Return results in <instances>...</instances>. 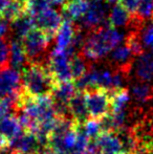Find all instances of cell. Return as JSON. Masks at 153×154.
<instances>
[{"label": "cell", "mask_w": 153, "mask_h": 154, "mask_svg": "<svg viewBox=\"0 0 153 154\" xmlns=\"http://www.w3.org/2000/svg\"><path fill=\"white\" fill-rule=\"evenodd\" d=\"M126 40V35L111 25H104L90 31L85 37L81 54L88 61H99Z\"/></svg>", "instance_id": "6da1fadb"}, {"label": "cell", "mask_w": 153, "mask_h": 154, "mask_svg": "<svg viewBox=\"0 0 153 154\" xmlns=\"http://www.w3.org/2000/svg\"><path fill=\"white\" fill-rule=\"evenodd\" d=\"M22 70V87L27 94L31 97L51 95L57 81L47 65L41 61L29 62Z\"/></svg>", "instance_id": "7a4b0ae2"}, {"label": "cell", "mask_w": 153, "mask_h": 154, "mask_svg": "<svg viewBox=\"0 0 153 154\" xmlns=\"http://www.w3.org/2000/svg\"><path fill=\"white\" fill-rule=\"evenodd\" d=\"M74 56L76 55L72 54L69 49H62L57 46L51 49L47 66L57 83L68 82L72 80L70 63Z\"/></svg>", "instance_id": "3957f363"}, {"label": "cell", "mask_w": 153, "mask_h": 154, "mask_svg": "<svg viewBox=\"0 0 153 154\" xmlns=\"http://www.w3.org/2000/svg\"><path fill=\"white\" fill-rule=\"evenodd\" d=\"M89 116L101 120L111 111V91L106 89H91L85 91Z\"/></svg>", "instance_id": "277c9868"}, {"label": "cell", "mask_w": 153, "mask_h": 154, "mask_svg": "<svg viewBox=\"0 0 153 154\" xmlns=\"http://www.w3.org/2000/svg\"><path fill=\"white\" fill-rule=\"evenodd\" d=\"M109 5L110 4L107 3L105 0H90L87 12L80 20L82 29L93 31L102 26L108 19L110 11Z\"/></svg>", "instance_id": "5b68a950"}, {"label": "cell", "mask_w": 153, "mask_h": 154, "mask_svg": "<svg viewBox=\"0 0 153 154\" xmlns=\"http://www.w3.org/2000/svg\"><path fill=\"white\" fill-rule=\"evenodd\" d=\"M51 39L39 29H34L22 39L23 46L31 62L40 61L46 51Z\"/></svg>", "instance_id": "8992f818"}, {"label": "cell", "mask_w": 153, "mask_h": 154, "mask_svg": "<svg viewBox=\"0 0 153 154\" xmlns=\"http://www.w3.org/2000/svg\"><path fill=\"white\" fill-rule=\"evenodd\" d=\"M22 91V77L19 70L5 66L0 69V99L16 97Z\"/></svg>", "instance_id": "52a82bcc"}, {"label": "cell", "mask_w": 153, "mask_h": 154, "mask_svg": "<svg viewBox=\"0 0 153 154\" xmlns=\"http://www.w3.org/2000/svg\"><path fill=\"white\" fill-rule=\"evenodd\" d=\"M33 18L36 27L44 32L50 39L56 36V32L64 21L63 15L51 6H48Z\"/></svg>", "instance_id": "ba28073f"}, {"label": "cell", "mask_w": 153, "mask_h": 154, "mask_svg": "<svg viewBox=\"0 0 153 154\" xmlns=\"http://www.w3.org/2000/svg\"><path fill=\"white\" fill-rule=\"evenodd\" d=\"M8 147L15 154H37L45 148L37 134L29 131H24L13 138Z\"/></svg>", "instance_id": "9c48e42d"}, {"label": "cell", "mask_w": 153, "mask_h": 154, "mask_svg": "<svg viewBox=\"0 0 153 154\" xmlns=\"http://www.w3.org/2000/svg\"><path fill=\"white\" fill-rule=\"evenodd\" d=\"M130 70H133L139 81L151 82L153 80V54L148 51L136 56L131 64Z\"/></svg>", "instance_id": "30bf717a"}, {"label": "cell", "mask_w": 153, "mask_h": 154, "mask_svg": "<svg viewBox=\"0 0 153 154\" xmlns=\"http://www.w3.org/2000/svg\"><path fill=\"white\" fill-rule=\"evenodd\" d=\"M134 54L131 51L130 47L127 45V43H122L118 46H116L110 54H109V59H110L111 64L116 66V68L123 69L127 71L130 70L131 64L133 62V57Z\"/></svg>", "instance_id": "8fae6325"}, {"label": "cell", "mask_w": 153, "mask_h": 154, "mask_svg": "<svg viewBox=\"0 0 153 154\" xmlns=\"http://www.w3.org/2000/svg\"><path fill=\"white\" fill-rule=\"evenodd\" d=\"M8 64L11 67L20 70L29 64V58L25 53L22 40L12 39L8 44Z\"/></svg>", "instance_id": "7c38bea8"}, {"label": "cell", "mask_w": 153, "mask_h": 154, "mask_svg": "<svg viewBox=\"0 0 153 154\" xmlns=\"http://www.w3.org/2000/svg\"><path fill=\"white\" fill-rule=\"evenodd\" d=\"M36 27L34 18L27 12L22 13L18 17L11 21V34L14 39L22 40Z\"/></svg>", "instance_id": "4fadbf2b"}, {"label": "cell", "mask_w": 153, "mask_h": 154, "mask_svg": "<svg viewBox=\"0 0 153 154\" xmlns=\"http://www.w3.org/2000/svg\"><path fill=\"white\" fill-rule=\"evenodd\" d=\"M70 118L74 119L78 123H84L88 120L89 112H88L87 104H86V95L84 91H78L72 97L68 103Z\"/></svg>", "instance_id": "5bb4252c"}, {"label": "cell", "mask_w": 153, "mask_h": 154, "mask_svg": "<svg viewBox=\"0 0 153 154\" xmlns=\"http://www.w3.org/2000/svg\"><path fill=\"white\" fill-rule=\"evenodd\" d=\"M77 32L78 29L75 27V24L72 21L67 20V19L64 20L62 22V24L60 25L59 29L56 32V36H55L56 46L62 49H69L70 51V47H72V44L74 42V39L77 35Z\"/></svg>", "instance_id": "9a60e30c"}, {"label": "cell", "mask_w": 153, "mask_h": 154, "mask_svg": "<svg viewBox=\"0 0 153 154\" xmlns=\"http://www.w3.org/2000/svg\"><path fill=\"white\" fill-rule=\"evenodd\" d=\"M133 15L129 13L121 3L113 4L112 8L109 11L107 22L109 25L116 29H123L127 27L129 24L132 23Z\"/></svg>", "instance_id": "2e32d148"}, {"label": "cell", "mask_w": 153, "mask_h": 154, "mask_svg": "<svg viewBox=\"0 0 153 154\" xmlns=\"http://www.w3.org/2000/svg\"><path fill=\"white\" fill-rule=\"evenodd\" d=\"M90 0H67L63 5V16L72 22L80 21L89 8Z\"/></svg>", "instance_id": "e0dca14e"}, {"label": "cell", "mask_w": 153, "mask_h": 154, "mask_svg": "<svg viewBox=\"0 0 153 154\" xmlns=\"http://www.w3.org/2000/svg\"><path fill=\"white\" fill-rule=\"evenodd\" d=\"M101 153L118 154L122 152V143L115 132H102L96 138Z\"/></svg>", "instance_id": "ac0fdd59"}, {"label": "cell", "mask_w": 153, "mask_h": 154, "mask_svg": "<svg viewBox=\"0 0 153 154\" xmlns=\"http://www.w3.org/2000/svg\"><path fill=\"white\" fill-rule=\"evenodd\" d=\"M22 132L23 128L17 116H8L0 120V133L10 142Z\"/></svg>", "instance_id": "d6986e66"}, {"label": "cell", "mask_w": 153, "mask_h": 154, "mask_svg": "<svg viewBox=\"0 0 153 154\" xmlns=\"http://www.w3.org/2000/svg\"><path fill=\"white\" fill-rule=\"evenodd\" d=\"M131 95L139 103H146L153 97V88L147 82H136L131 86Z\"/></svg>", "instance_id": "ffe728a7"}, {"label": "cell", "mask_w": 153, "mask_h": 154, "mask_svg": "<svg viewBox=\"0 0 153 154\" xmlns=\"http://www.w3.org/2000/svg\"><path fill=\"white\" fill-rule=\"evenodd\" d=\"M129 101H130V93L126 88L112 91L111 92V111H127Z\"/></svg>", "instance_id": "44dd1931"}, {"label": "cell", "mask_w": 153, "mask_h": 154, "mask_svg": "<svg viewBox=\"0 0 153 154\" xmlns=\"http://www.w3.org/2000/svg\"><path fill=\"white\" fill-rule=\"evenodd\" d=\"M137 35L143 45V48L153 53V20H150L147 23H143L139 27Z\"/></svg>", "instance_id": "7402d4cb"}, {"label": "cell", "mask_w": 153, "mask_h": 154, "mask_svg": "<svg viewBox=\"0 0 153 154\" xmlns=\"http://www.w3.org/2000/svg\"><path fill=\"white\" fill-rule=\"evenodd\" d=\"M24 12H26V1L12 0L8 3V5L4 8V11L2 12L1 15L3 17H5L8 21H12Z\"/></svg>", "instance_id": "603a6c76"}, {"label": "cell", "mask_w": 153, "mask_h": 154, "mask_svg": "<svg viewBox=\"0 0 153 154\" xmlns=\"http://www.w3.org/2000/svg\"><path fill=\"white\" fill-rule=\"evenodd\" d=\"M81 128L84 133L89 137V140H96L99 135L103 132L100 120L91 118L86 120L84 123H81Z\"/></svg>", "instance_id": "cb8c5ba5"}, {"label": "cell", "mask_w": 153, "mask_h": 154, "mask_svg": "<svg viewBox=\"0 0 153 154\" xmlns=\"http://www.w3.org/2000/svg\"><path fill=\"white\" fill-rule=\"evenodd\" d=\"M134 17L141 22L153 20V0H139Z\"/></svg>", "instance_id": "d4e9b609"}, {"label": "cell", "mask_w": 153, "mask_h": 154, "mask_svg": "<svg viewBox=\"0 0 153 154\" xmlns=\"http://www.w3.org/2000/svg\"><path fill=\"white\" fill-rule=\"evenodd\" d=\"M70 67H72V79L77 80L84 75L88 71V65L86 62V59L83 56H74L70 63Z\"/></svg>", "instance_id": "484cf974"}, {"label": "cell", "mask_w": 153, "mask_h": 154, "mask_svg": "<svg viewBox=\"0 0 153 154\" xmlns=\"http://www.w3.org/2000/svg\"><path fill=\"white\" fill-rule=\"evenodd\" d=\"M8 44L4 39H0V69L8 66Z\"/></svg>", "instance_id": "4316f807"}, {"label": "cell", "mask_w": 153, "mask_h": 154, "mask_svg": "<svg viewBox=\"0 0 153 154\" xmlns=\"http://www.w3.org/2000/svg\"><path fill=\"white\" fill-rule=\"evenodd\" d=\"M11 32V21L0 15V39H4Z\"/></svg>", "instance_id": "83f0119b"}, {"label": "cell", "mask_w": 153, "mask_h": 154, "mask_svg": "<svg viewBox=\"0 0 153 154\" xmlns=\"http://www.w3.org/2000/svg\"><path fill=\"white\" fill-rule=\"evenodd\" d=\"M120 3L128 11L129 13L134 16L136 14L137 8H139V0H120Z\"/></svg>", "instance_id": "f1b7e54d"}, {"label": "cell", "mask_w": 153, "mask_h": 154, "mask_svg": "<svg viewBox=\"0 0 153 154\" xmlns=\"http://www.w3.org/2000/svg\"><path fill=\"white\" fill-rule=\"evenodd\" d=\"M8 145H10V140H8L6 137H4V136L0 133V151L8 148Z\"/></svg>", "instance_id": "f546056e"}, {"label": "cell", "mask_w": 153, "mask_h": 154, "mask_svg": "<svg viewBox=\"0 0 153 154\" xmlns=\"http://www.w3.org/2000/svg\"><path fill=\"white\" fill-rule=\"evenodd\" d=\"M66 1L67 0H47V2L53 6H63Z\"/></svg>", "instance_id": "4dcf8cb0"}, {"label": "cell", "mask_w": 153, "mask_h": 154, "mask_svg": "<svg viewBox=\"0 0 153 154\" xmlns=\"http://www.w3.org/2000/svg\"><path fill=\"white\" fill-rule=\"evenodd\" d=\"M11 1H12V0H0V15L2 14L4 8L8 5V3H10Z\"/></svg>", "instance_id": "1f68e13d"}, {"label": "cell", "mask_w": 153, "mask_h": 154, "mask_svg": "<svg viewBox=\"0 0 153 154\" xmlns=\"http://www.w3.org/2000/svg\"><path fill=\"white\" fill-rule=\"evenodd\" d=\"M105 1H106L107 3L111 4V5H113V4H116V3H120V0H105Z\"/></svg>", "instance_id": "d6a6232c"}, {"label": "cell", "mask_w": 153, "mask_h": 154, "mask_svg": "<svg viewBox=\"0 0 153 154\" xmlns=\"http://www.w3.org/2000/svg\"><path fill=\"white\" fill-rule=\"evenodd\" d=\"M50 154H67V153L62 152V151H55V150H53V149H51Z\"/></svg>", "instance_id": "836d02e7"}, {"label": "cell", "mask_w": 153, "mask_h": 154, "mask_svg": "<svg viewBox=\"0 0 153 154\" xmlns=\"http://www.w3.org/2000/svg\"><path fill=\"white\" fill-rule=\"evenodd\" d=\"M118 154H130V153H126V152H123V151H122V152H120Z\"/></svg>", "instance_id": "e575fe53"}]
</instances>
